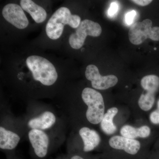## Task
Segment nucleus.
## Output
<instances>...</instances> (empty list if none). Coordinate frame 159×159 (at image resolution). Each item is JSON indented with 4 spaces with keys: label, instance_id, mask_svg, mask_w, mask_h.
Returning a JSON list of instances; mask_svg holds the SVG:
<instances>
[{
    "label": "nucleus",
    "instance_id": "423d86ee",
    "mask_svg": "<svg viewBox=\"0 0 159 159\" xmlns=\"http://www.w3.org/2000/svg\"><path fill=\"white\" fill-rule=\"evenodd\" d=\"M86 78L91 81L92 86L97 90L107 89L114 87L118 82L116 76L114 75L101 76L97 66L89 65L86 69Z\"/></svg>",
    "mask_w": 159,
    "mask_h": 159
},
{
    "label": "nucleus",
    "instance_id": "ddd939ff",
    "mask_svg": "<svg viewBox=\"0 0 159 159\" xmlns=\"http://www.w3.org/2000/svg\"><path fill=\"white\" fill-rule=\"evenodd\" d=\"M20 137L17 134L2 126L0 127V148L4 150H12L20 142Z\"/></svg>",
    "mask_w": 159,
    "mask_h": 159
},
{
    "label": "nucleus",
    "instance_id": "0eeeda50",
    "mask_svg": "<svg viewBox=\"0 0 159 159\" xmlns=\"http://www.w3.org/2000/svg\"><path fill=\"white\" fill-rule=\"evenodd\" d=\"M109 144L113 149L123 151L125 156L129 157L130 159L132 157L136 159L135 157L139 155L141 148V143L139 141L121 136L112 137L109 140Z\"/></svg>",
    "mask_w": 159,
    "mask_h": 159
},
{
    "label": "nucleus",
    "instance_id": "2eb2a0df",
    "mask_svg": "<svg viewBox=\"0 0 159 159\" xmlns=\"http://www.w3.org/2000/svg\"><path fill=\"white\" fill-rule=\"evenodd\" d=\"M118 109L113 107L109 109L104 114L102 121L100 122V127L102 131L106 134H113L116 131L117 128L113 122L114 117L118 113Z\"/></svg>",
    "mask_w": 159,
    "mask_h": 159
},
{
    "label": "nucleus",
    "instance_id": "7ed1b4c3",
    "mask_svg": "<svg viewBox=\"0 0 159 159\" xmlns=\"http://www.w3.org/2000/svg\"><path fill=\"white\" fill-rule=\"evenodd\" d=\"M84 102L88 106L86 117L90 123L97 125L101 122L105 114L103 97L94 89L85 88L81 94Z\"/></svg>",
    "mask_w": 159,
    "mask_h": 159
},
{
    "label": "nucleus",
    "instance_id": "aec40b11",
    "mask_svg": "<svg viewBox=\"0 0 159 159\" xmlns=\"http://www.w3.org/2000/svg\"><path fill=\"white\" fill-rule=\"evenodd\" d=\"M136 15V11L135 10L128 12L125 15V22L128 25H130L134 21V18Z\"/></svg>",
    "mask_w": 159,
    "mask_h": 159
},
{
    "label": "nucleus",
    "instance_id": "f257e3e1",
    "mask_svg": "<svg viewBox=\"0 0 159 159\" xmlns=\"http://www.w3.org/2000/svg\"><path fill=\"white\" fill-rule=\"evenodd\" d=\"M80 17L71 14L68 8L61 7L57 9L49 20L46 27L47 35L51 39H58L61 36L66 25L77 29L80 23Z\"/></svg>",
    "mask_w": 159,
    "mask_h": 159
},
{
    "label": "nucleus",
    "instance_id": "6ab92c4d",
    "mask_svg": "<svg viewBox=\"0 0 159 159\" xmlns=\"http://www.w3.org/2000/svg\"><path fill=\"white\" fill-rule=\"evenodd\" d=\"M119 9V6L117 3L113 2L111 3L110 7L108 11V15L110 17H112L116 14Z\"/></svg>",
    "mask_w": 159,
    "mask_h": 159
},
{
    "label": "nucleus",
    "instance_id": "9d476101",
    "mask_svg": "<svg viewBox=\"0 0 159 159\" xmlns=\"http://www.w3.org/2000/svg\"><path fill=\"white\" fill-rule=\"evenodd\" d=\"M79 133L83 142V151L84 152H89L94 150L101 141L98 133L88 127H82L80 129Z\"/></svg>",
    "mask_w": 159,
    "mask_h": 159
},
{
    "label": "nucleus",
    "instance_id": "20e7f679",
    "mask_svg": "<svg viewBox=\"0 0 159 159\" xmlns=\"http://www.w3.org/2000/svg\"><path fill=\"white\" fill-rule=\"evenodd\" d=\"M152 22L149 19L133 24L129 31V39L133 44H141L149 38L155 41H159V27H152Z\"/></svg>",
    "mask_w": 159,
    "mask_h": 159
},
{
    "label": "nucleus",
    "instance_id": "5701e85b",
    "mask_svg": "<svg viewBox=\"0 0 159 159\" xmlns=\"http://www.w3.org/2000/svg\"><path fill=\"white\" fill-rule=\"evenodd\" d=\"M153 159H159V157H157L153 158Z\"/></svg>",
    "mask_w": 159,
    "mask_h": 159
},
{
    "label": "nucleus",
    "instance_id": "4be33fe9",
    "mask_svg": "<svg viewBox=\"0 0 159 159\" xmlns=\"http://www.w3.org/2000/svg\"><path fill=\"white\" fill-rule=\"evenodd\" d=\"M157 109L159 110V99L157 102Z\"/></svg>",
    "mask_w": 159,
    "mask_h": 159
},
{
    "label": "nucleus",
    "instance_id": "1a4fd4ad",
    "mask_svg": "<svg viewBox=\"0 0 159 159\" xmlns=\"http://www.w3.org/2000/svg\"><path fill=\"white\" fill-rule=\"evenodd\" d=\"M29 141L34 153L40 158L45 157L48 150V136L43 130L31 129L29 133Z\"/></svg>",
    "mask_w": 159,
    "mask_h": 159
},
{
    "label": "nucleus",
    "instance_id": "a211bd4d",
    "mask_svg": "<svg viewBox=\"0 0 159 159\" xmlns=\"http://www.w3.org/2000/svg\"><path fill=\"white\" fill-rule=\"evenodd\" d=\"M149 119L150 122L153 124H159V110H156L151 113Z\"/></svg>",
    "mask_w": 159,
    "mask_h": 159
},
{
    "label": "nucleus",
    "instance_id": "4468645a",
    "mask_svg": "<svg viewBox=\"0 0 159 159\" xmlns=\"http://www.w3.org/2000/svg\"><path fill=\"white\" fill-rule=\"evenodd\" d=\"M120 132L122 136L135 139L137 138H147L150 135L151 129L147 125H143L136 128L131 125H126L122 126Z\"/></svg>",
    "mask_w": 159,
    "mask_h": 159
},
{
    "label": "nucleus",
    "instance_id": "b1692460",
    "mask_svg": "<svg viewBox=\"0 0 159 159\" xmlns=\"http://www.w3.org/2000/svg\"></svg>",
    "mask_w": 159,
    "mask_h": 159
},
{
    "label": "nucleus",
    "instance_id": "412c9836",
    "mask_svg": "<svg viewBox=\"0 0 159 159\" xmlns=\"http://www.w3.org/2000/svg\"><path fill=\"white\" fill-rule=\"evenodd\" d=\"M131 2H133L134 3L139 5V6H148L152 2V1H151V0H133V1H131Z\"/></svg>",
    "mask_w": 159,
    "mask_h": 159
},
{
    "label": "nucleus",
    "instance_id": "39448f33",
    "mask_svg": "<svg viewBox=\"0 0 159 159\" xmlns=\"http://www.w3.org/2000/svg\"><path fill=\"white\" fill-rule=\"evenodd\" d=\"M102 28L98 23L89 20H84L80 23L74 33L70 35L69 43L72 48L80 49L84 44L88 35L98 37L101 34Z\"/></svg>",
    "mask_w": 159,
    "mask_h": 159
},
{
    "label": "nucleus",
    "instance_id": "dca6fc26",
    "mask_svg": "<svg viewBox=\"0 0 159 159\" xmlns=\"http://www.w3.org/2000/svg\"><path fill=\"white\" fill-rule=\"evenodd\" d=\"M141 85L144 90L156 94L159 90V77L155 75H148L141 80Z\"/></svg>",
    "mask_w": 159,
    "mask_h": 159
},
{
    "label": "nucleus",
    "instance_id": "9b49d317",
    "mask_svg": "<svg viewBox=\"0 0 159 159\" xmlns=\"http://www.w3.org/2000/svg\"><path fill=\"white\" fill-rule=\"evenodd\" d=\"M56 122V117L53 113L46 111L39 116L30 119L28 125L31 129L43 130L52 127Z\"/></svg>",
    "mask_w": 159,
    "mask_h": 159
},
{
    "label": "nucleus",
    "instance_id": "6e6552de",
    "mask_svg": "<svg viewBox=\"0 0 159 159\" xmlns=\"http://www.w3.org/2000/svg\"><path fill=\"white\" fill-rule=\"evenodd\" d=\"M2 14L6 21L17 29H25L29 25V20L22 8L17 4H7L3 8Z\"/></svg>",
    "mask_w": 159,
    "mask_h": 159
},
{
    "label": "nucleus",
    "instance_id": "f8f14e48",
    "mask_svg": "<svg viewBox=\"0 0 159 159\" xmlns=\"http://www.w3.org/2000/svg\"><path fill=\"white\" fill-rule=\"evenodd\" d=\"M20 4L23 10L29 13L35 22L41 23L45 20L47 13L41 6L31 0H21Z\"/></svg>",
    "mask_w": 159,
    "mask_h": 159
},
{
    "label": "nucleus",
    "instance_id": "f3484780",
    "mask_svg": "<svg viewBox=\"0 0 159 159\" xmlns=\"http://www.w3.org/2000/svg\"><path fill=\"white\" fill-rule=\"evenodd\" d=\"M155 101V94L146 92L141 94L138 104L142 110L147 111L152 108Z\"/></svg>",
    "mask_w": 159,
    "mask_h": 159
},
{
    "label": "nucleus",
    "instance_id": "f03ea898",
    "mask_svg": "<svg viewBox=\"0 0 159 159\" xmlns=\"http://www.w3.org/2000/svg\"><path fill=\"white\" fill-rule=\"evenodd\" d=\"M26 62L34 80L45 86L53 85L57 81V71L48 59L37 55H31L27 58Z\"/></svg>",
    "mask_w": 159,
    "mask_h": 159
}]
</instances>
